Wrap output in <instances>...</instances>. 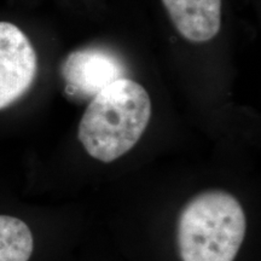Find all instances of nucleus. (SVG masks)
Segmentation results:
<instances>
[{
    "label": "nucleus",
    "instance_id": "obj_1",
    "mask_svg": "<svg viewBox=\"0 0 261 261\" xmlns=\"http://www.w3.org/2000/svg\"><path fill=\"white\" fill-rule=\"evenodd\" d=\"M150 116L149 93L140 84L122 77L92 98L80 120L77 137L87 154L109 163L138 143Z\"/></svg>",
    "mask_w": 261,
    "mask_h": 261
},
{
    "label": "nucleus",
    "instance_id": "obj_2",
    "mask_svg": "<svg viewBox=\"0 0 261 261\" xmlns=\"http://www.w3.org/2000/svg\"><path fill=\"white\" fill-rule=\"evenodd\" d=\"M246 228V215L236 197L221 190L201 192L188 202L179 217L181 260L233 261Z\"/></svg>",
    "mask_w": 261,
    "mask_h": 261
},
{
    "label": "nucleus",
    "instance_id": "obj_3",
    "mask_svg": "<svg viewBox=\"0 0 261 261\" xmlns=\"http://www.w3.org/2000/svg\"><path fill=\"white\" fill-rule=\"evenodd\" d=\"M37 52L17 25L0 21V109L18 100L34 83Z\"/></svg>",
    "mask_w": 261,
    "mask_h": 261
},
{
    "label": "nucleus",
    "instance_id": "obj_4",
    "mask_svg": "<svg viewBox=\"0 0 261 261\" xmlns=\"http://www.w3.org/2000/svg\"><path fill=\"white\" fill-rule=\"evenodd\" d=\"M125 68L119 58L100 48L70 52L61 65L67 93L94 97L104 87L122 79Z\"/></svg>",
    "mask_w": 261,
    "mask_h": 261
},
{
    "label": "nucleus",
    "instance_id": "obj_5",
    "mask_svg": "<svg viewBox=\"0 0 261 261\" xmlns=\"http://www.w3.org/2000/svg\"><path fill=\"white\" fill-rule=\"evenodd\" d=\"M173 25L185 40L202 44L221 27V0H162Z\"/></svg>",
    "mask_w": 261,
    "mask_h": 261
},
{
    "label": "nucleus",
    "instance_id": "obj_6",
    "mask_svg": "<svg viewBox=\"0 0 261 261\" xmlns=\"http://www.w3.org/2000/svg\"><path fill=\"white\" fill-rule=\"evenodd\" d=\"M34 242L27 224L10 215H0V261H28Z\"/></svg>",
    "mask_w": 261,
    "mask_h": 261
}]
</instances>
